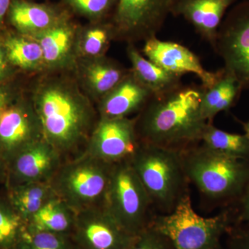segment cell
<instances>
[{"mask_svg": "<svg viewBox=\"0 0 249 249\" xmlns=\"http://www.w3.org/2000/svg\"><path fill=\"white\" fill-rule=\"evenodd\" d=\"M203 87L180 86L153 96L135 121L141 142L183 152L200 143L207 122L201 114Z\"/></svg>", "mask_w": 249, "mask_h": 249, "instance_id": "1", "label": "cell"}, {"mask_svg": "<svg viewBox=\"0 0 249 249\" xmlns=\"http://www.w3.org/2000/svg\"><path fill=\"white\" fill-rule=\"evenodd\" d=\"M35 111L43 138L64 162L84 155L91 120L86 106L63 90L49 88L39 96Z\"/></svg>", "mask_w": 249, "mask_h": 249, "instance_id": "2", "label": "cell"}, {"mask_svg": "<svg viewBox=\"0 0 249 249\" xmlns=\"http://www.w3.org/2000/svg\"><path fill=\"white\" fill-rule=\"evenodd\" d=\"M188 181L208 199L234 206L249 182V160L232 158L198 144L181 152Z\"/></svg>", "mask_w": 249, "mask_h": 249, "instance_id": "3", "label": "cell"}, {"mask_svg": "<svg viewBox=\"0 0 249 249\" xmlns=\"http://www.w3.org/2000/svg\"><path fill=\"white\" fill-rule=\"evenodd\" d=\"M151 201L161 214L169 213L188 193L181 152L141 142L129 160Z\"/></svg>", "mask_w": 249, "mask_h": 249, "instance_id": "4", "label": "cell"}, {"mask_svg": "<svg viewBox=\"0 0 249 249\" xmlns=\"http://www.w3.org/2000/svg\"><path fill=\"white\" fill-rule=\"evenodd\" d=\"M235 222L232 206L213 217L199 215L188 192L169 213L154 216L150 227L167 237L174 249H222L223 237Z\"/></svg>", "mask_w": 249, "mask_h": 249, "instance_id": "5", "label": "cell"}, {"mask_svg": "<svg viewBox=\"0 0 249 249\" xmlns=\"http://www.w3.org/2000/svg\"><path fill=\"white\" fill-rule=\"evenodd\" d=\"M112 165L84 154L64 162L51 184L55 196L76 213L104 207Z\"/></svg>", "mask_w": 249, "mask_h": 249, "instance_id": "6", "label": "cell"}, {"mask_svg": "<svg viewBox=\"0 0 249 249\" xmlns=\"http://www.w3.org/2000/svg\"><path fill=\"white\" fill-rule=\"evenodd\" d=\"M104 208L131 235H139L150 227L153 207L129 160L112 165Z\"/></svg>", "mask_w": 249, "mask_h": 249, "instance_id": "7", "label": "cell"}, {"mask_svg": "<svg viewBox=\"0 0 249 249\" xmlns=\"http://www.w3.org/2000/svg\"><path fill=\"white\" fill-rule=\"evenodd\" d=\"M213 49L242 90L249 89V0L228 13L218 29Z\"/></svg>", "mask_w": 249, "mask_h": 249, "instance_id": "8", "label": "cell"}, {"mask_svg": "<svg viewBox=\"0 0 249 249\" xmlns=\"http://www.w3.org/2000/svg\"><path fill=\"white\" fill-rule=\"evenodd\" d=\"M71 235L80 249H127L137 237L126 231L104 207L77 212Z\"/></svg>", "mask_w": 249, "mask_h": 249, "instance_id": "9", "label": "cell"}, {"mask_svg": "<svg viewBox=\"0 0 249 249\" xmlns=\"http://www.w3.org/2000/svg\"><path fill=\"white\" fill-rule=\"evenodd\" d=\"M139 144L135 121L128 118L101 119L90 137L85 154L114 164L130 160Z\"/></svg>", "mask_w": 249, "mask_h": 249, "instance_id": "10", "label": "cell"}, {"mask_svg": "<svg viewBox=\"0 0 249 249\" xmlns=\"http://www.w3.org/2000/svg\"><path fill=\"white\" fill-rule=\"evenodd\" d=\"M63 163L55 148L41 139L24 147L6 163L5 188L49 182Z\"/></svg>", "mask_w": 249, "mask_h": 249, "instance_id": "11", "label": "cell"}, {"mask_svg": "<svg viewBox=\"0 0 249 249\" xmlns=\"http://www.w3.org/2000/svg\"><path fill=\"white\" fill-rule=\"evenodd\" d=\"M172 9V0H119L116 30L128 37L150 40L158 34Z\"/></svg>", "mask_w": 249, "mask_h": 249, "instance_id": "12", "label": "cell"}, {"mask_svg": "<svg viewBox=\"0 0 249 249\" xmlns=\"http://www.w3.org/2000/svg\"><path fill=\"white\" fill-rule=\"evenodd\" d=\"M44 139L35 111L19 103H10L0 111V158L6 163L16 154Z\"/></svg>", "mask_w": 249, "mask_h": 249, "instance_id": "13", "label": "cell"}, {"mask_svg": "<svg viewBox=\"0 0 249 249\" xmlns=\"http://www.w3.org/2000/svg\"><path fill=\"white\" fill-rule=\"evenodd\" d=\"M142 52L148 60L165 71L181 76L185 73L196 74L204 88L214 85L222 73V69L216 72L205 70L199 58L184 46L157 37L145 41Z\"/></svg>", "mask_w": 249, "mask_h": 249, "instance_id": "14", "label": "cell"}, {"mask_svg": "<svg viewBox=\"0 0 249 249\" xmlns=\"http://www.w3.org/2000/svg\"><path fill=\"white\" fill-rule=\"evenodd\" d=\"M236 0H184L175 4L171 14L182 16L213 47L218 29L227 9Z\"/></svg>", "mask_w": 249, "mask_h": 249, "instance_id": "15", "label": "cell"}, {"mask_svg": "<svg viewBox=\"0 0 249 249\" xmlns=\"http://www.w3.org/2000/svg\"><path fill=\"white\" fill-rule=\"evenodd\" d=\"M153 93L136 78L127 76L105 96L101 103V119L127 118L135 111L142 110Z\"/></svg>", "mask_w": 249, "mask_h": 249, "instance_id": "16", "label": "cell"}, {"mask_svg": "<svg viewBox=\"0 0 249 249\" xmlns=\"http://www.w3.org/2000/svg\"><path fill=\"white\" fill-rule=\"evenodd\" d=\"M217 81L209 88H203L201 114L209 124L219 112L228 111L235 104L242 89L235 77L222 68Z\"/></svg>", "mask_w": 249, "mask_h": 249, "instance_id": "17", "label": "cell"}, {"mask_svg": "<svg viewBox=\"0 0 249 249\" xmlns=\"http://www.w3.org/2000/svg\"><path fill=\"white\" fill-rule=\"evenodd\" d=\"M7 15L11 24L27 36L36 35L58 24L53 10L24 0H12Z\"/></svg>", "mask_w": 249, "mask_h": 249, "instance_id": "18", "label": "cell"}, {"mask_svg": "<svg viewBox=\"0 0 249 249\" xmlns=\"http://www.w3.org/2000/svg\"><path fill=\"white\" fill-rule=\"evenodd\" d=\"M76 211L55 196L47 201L26 223L28 229L72 235L76 221Z\"/></svg>", "mask_w": 249, "mask_h": 249, "instance_id": "19", "label": "cell"}, {"mask_svg": "<svg viewBox=\"0 0 249 249\" xmlns=\"http://www.w3.org/2000/svg\"><path fill=\"white\" fill-rule=\"evenodd\" d=\"M134 75L154 96L165 94L181 86V76L165 71L148 59L144 58L134 47L128 48Z\"/></svg>", "mask_w": 249, "mask_h": 249, "instance_id": "20", "label": "cell"}, {"mask_svg": "<svg viewBox=\"0 0 249 249\" xmlns=\"http://www.w3.org/2000/svg\"><path fill=\"white\" fill-rule=\"evenodd\" d=\"M6 188V197L24 222L55 196L51 181L25 183Z\"/></svg>", "mask_w": 249, "mask_h": 249, "instance_id": "21", "label": "cell"}, {"mask_svg": "<svg viewBox=\"0 0 249 249\" xmlns=\"http://www.w3.org/2000/svg\"><path fill=\"white\" fill-rule=\"evenodd\" d=\"M201 145L221 155L249 160V140L245 134L231 133L207 124Z\"/></svg>", "mask_w": 249, "mask_h": 249, "instance_id": "22", "label": "cell"}, {"mask_svg": "<svg viewBox=\"0 0 249 249\" xmlns=\"http://www.w3.org/2000/svg\"><path fill=\"white\" fill-rule=\"evenodd\" d=\"M1 45L8 62L23 70L35 68L44 60L40 44L26 36H8Z\"/></svg>", "mask_w": 249, "mask_h": 249, "instance_id": "23", "label": "cell"}, {"mask_svg": "<svg viewBox=\"0 0 249 249\" xmlns=\"http://www.w3.org/2000/svg\"><path fill=\"white\" fill-rule=\"evenodd\" d=\"M40 44L44 60L55 63L65 56L71 40V31L66 26L56 24L47 30L36 34Z\"/></svg>", "mask_w": 249, "mask_h": 249, "instance_id": "24", "label": "cell"}, {"mask_svg": "<svg viewBox=\"0 0 249 249\" xmlns=\"http://www.w3.org/2000/svg\"><path fill=\"white\" fill-rule=\"evenodd\" d=\"M16 249H80L71 235L24 227Z\"/></svg>", "mask_w": 249, "mask_h": 249, "instance_id": "25", "label": "cell"}, {"mask_svg": "<svg viewBox=\"0 0 249 249\" xmlns=\"http://www.w3.org/2000/svg\"><path fill=\"white\" fill-rule=\"evenodd\" d=\"M25 225L6 194L0 196V248L16 249Z\"/></svg>", "mask_w": 249, "mask_h": 249, "instance_id": "26", "label": "cell"}, {"mask_svg": "<svg viewBox=\"0 0 249 249\" xmlns=\"http://www.w3.org/2000/svg\"><path fill=\"white\" fill-rule=\"evenodd\" d=\"M124 70L110 62L94 63L88 68L87 77L95 92L107 94L125 77Z\"/></svg>", "mask_w": 249, "mask_h": 249, "instance_id": "27", "label": "cell"}, {"mask_svg": "<svg viewBox=\"0 0 249 249\" xmlns=\"http://www.w3.org/2000/svg\"><path fill=\"white\" fill-rule=\"evenodd\" d=\"M127 249H174L169 240L152 227L137 236Z\"/></svg>", "mask_w": 249, "mask_h": 249, "instance_id": "28", "label": "cell"}, {"mask_svg": "<svg viewBox=\"0 0 249 249\" xmlns=\"http://www.w3.org/2000/svg\"><path fill=\"white\" fill-rule=\"evenodd\" d=\"M118 1L119 0H68L70 5L76 11L94 18L106 14Z\"/></svg>", "mask_w": 249, "mask_h": 249, "instance_id": "29", "label": "cell"}, {"mask_svg": "<svg viewBox=\"0 0 249 249\" xmlns=\"http://www.w3.org/2000/svg\"><path fill=\"white\" fill-rule=\"evenodd\" d=\"M225 236V248L222 249H249V224L234 223Z\"/></svg>", "mask_w": 249, "mask_h": 249, "instance_id": "30", "label": "cell"}, {"mask_svg": "<svg viewBox=\"0 0 249 249\" xmlns=\"http://www.w3.org/2000/svg\"><path fill=\"white\" fill-rule=\"evenodd\" d=\"M109 34L106 29L96 28L91 29L85 35L83 49L88 55H97L101 53L107 45Z\"/></svg>", "mask_w": 249, "mask_h": 249, "instance_id": "31", "label": "cell"}, {"mask_svg": "<svg viewBox=\"0 0 249 249\" xmlns=\"http://www.w3.org/2000/svg\"><path fill=\"white\" fill-rule=\"evenodd\" d=\"M232 207L235 210V223L249 224V182L240 199Z\"/></svg>", "mask_w": 249, "mask_h": 249, "instance_id": "32", "label": "cell"}, {"mask_svg": "<svg viewBox=\"0 0 249 249\" xmlns=\"http://www.w3.org/2000/svg\"><path fill=\"white\" fill-rule=\"evenodd\" d=\"M8 62L2 45L0 44V83L4 79L8 71Z\"/></svg>", "mask_w": 249, "mask_h": 249, "instance_id": "33", "label": "cell"}, {"mask_svg": "<svg viewBox=\"0 0 249 249\" xmlns=\"http://www.w3.org/2000/svg\"><path fill=\"white\" fill-rule=\"evenodd\" d=\"M11 103V94L6 88L0 87V111Z\"/></svg>", "mask_w": 249, "mask_h": 249, "instance_id": "34", "label": "cell"}, {"mask_svg": "<svg viewBox=\"0 0 249 249\" xmlns=\"http://www.w3.org/2000/svg\"><path fill=\"white\" fill-rule=\"evenodd\" d=\"M12 0H0V26L2 24L5 15L8 14Z\"/></svg>", "mask_w": 249, "mask_h": 249, "instance_id": "35", "label": "cell"}, {"mask_svg": "<svg viewBox=\"0 0 249 249\" xmlns=\"http://www.w3.org/2000/svg\"><path fill=\"white\" fill-rule=\"evenodd\" d=\"M6 166L4 160L0 158V183H4L6 181Z\"/></svg>", "mask_w": 249, "mask_h": 249, "instance_id": "36", "label": "cell"}, {"mask_svg": "<svg viewBox=\"0 0 249 249\" xmlns=\"http://www.w3.org/2000/svg\"><path fill=\"white\" fill-rule=\"evenodd\" d=\"M244 129H245V135L247 136V138L249 140V120L247 122L242 123Z\"/></svg>", "mask_w": 249, "mask_h": 249, "instance_id": "37", "label": "cell"}, {"mask_svg": "<svg viewBox=\"0 0 249 249\" xmlns=\"http://www.w3.org/2000/svg\"><path fill=\"white\" fill-rule=\"evenodd\" d=\"M173 1V7L174 5L178 4V3L180 2V1H184V0H172ZM172 12V11H171Z\"/></svg>", "mask_w": 249, "mask_h": 249, "instance_id": "38", "label": "cell"}, {"mask_svg": "<svg viewBox=\"0 0 249 249\" xmlns=\"http://www.w3.org/2000/svg\"><path fill=\"white\" fill-rule=\"evenodd\" d=\"M0 249H1V248H0Z\"/></svg>", "mask_w": 249, "mask_h": 249, "instance_id": "39", "label": "cell"}]
</instances>
